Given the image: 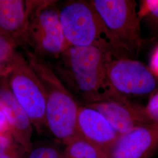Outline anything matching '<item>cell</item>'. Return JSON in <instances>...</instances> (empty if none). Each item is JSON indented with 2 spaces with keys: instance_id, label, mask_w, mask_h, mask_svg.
Listing matches in <instances>:
<instances>
[{
  "instance_id": "obj_5",
  "label": "cell",
  "mask_w": 158,
  "mask_h": 158,
  "mask_svg": "<svg viewBox=\"0 0 158 158\" xmlns=\"http://www.w3.org/2000/svg\"><path fill=\"white\" fill-rule=\"evenodd\" d=\"M5 73L13 94L40 134L46 127V100L42 85L26 57L16 51Z\"/></svg>"
},
{
  "instance_id": "obj_21",
  "label": "cell",
  "mask_w": 158,
  "mask_h": 158,
  "mask_svg": "<svg viewBox=\"0 0 158 158\" xmlns=\"http://www.w3.org/2000/svg\"></svg>"
},
{
  "instance_id": "obj_15",
  "label": "cell",
  "mask_w": 158,
  "mask_h": 158,
  "mask_svg": "<svg viewBox=\"0 0 158 158\" xmlns=\"http://www.w3.org/2000/svg\"><path fill=\"white\" fill-rule=\"evenodd\" d=\"M141 2L139 11L141 20L145 18L158 32V0H145Z\"/></svg>"
},
{
  "instance_id": "obj_9",
  "label": "cell",
  "mask_w": 158,
  "mask_h": 158,
  "mask_svg": "<svg viewBox=\"0 0 158 158\" xmlns=\"http://www.w3.org/2000/svg\"><path fill=\"white\" fill-rule=\"evenodd\" d=\"M79 136L102 151L108 158L120 135L95 109L80 104L77 120Z\"/></svg>"
},
{
  "instance_id": "obj_14",
  "label": "cell",
  "mask_w": 158,
  "mask_h": 158,
  "mask_svg": "<svg viewBox=\"0 0 158 158\" xmlns=\"http://www.w3.org/2000/svg\"><path fill=\"white\" fill-rule=\"evenodd\" d=\"M27 151L8 132L0 136V158H23Z\"/></svg>"
},
{
  "instance_id": "obj_6",
  "label": "cell",
  "mask_w": 158,
  "mask_h": 158,
  "mask_svg": "<svg viewBox=\"0 0 158 158\" xmlns=\"http://www.w3.org/2000/svg\"><path fill=\"white\" fill-rule=\"evenodd\" d=\"M102 21L130 56L137 55L143 45L141 18L133 0H90Z\"/></svg>"
},
{
  "instance_id": "obj_7",
  "label": "cell",
  "mask_w": 158,
  "mask_h": 158,
  "mask_svg": "<svg viewBox=\"0 0 158 158\" xmlns=\"http://www.w3.org/2000/svg\"><path fill=\"white\" fill-rule=\"evenodd\" d=\"M110 85L119 98L150 96L158 87V77L141 62L111 57L108 63Z\"/></svg>"
},
{
  "instance_id": "obj_17",
  "label": "cell",
  "mask_w": 158,
  "mask_h": 158,
  "mask_svg": "<svg viewBox=\"0 0 158 158\" xmlns=\"http://www.w3.org/2000/svg\"><path fill=\"white\" fill-rule=\"evenodd\" d=\"M23 158H64L63 155L55 148L40 147L31 149Z\"/></svg>"
},
{
  "instance_id": "obj_16",
  "label": "cell",
  "mask_w": 158,
  "mask_h": 158,
  "mask_svg": "<svg viewBox=\"0 0 158 158\" xmlns=\"http://www.w3.org/2000/svg\"><path fill=\"white\" fill-rule=\"evenodd\" d=\"M17 47L0 35V73L5 72Z\"/></svg>"
},
{
  "instance_id": "obj_8",
  "label": "cell",
  "mask_w": 158,
  "mask_h": 158,
  "mask_svg": "<svg viewBox=\"0 0 158 158\" xmlns=\"http://www.w3.org/2000/svg\"><path fill=\"white\" fill-rule=\"evenodd\" d=\"M82 104L101 113L120 135L152 123L147 115L145 106L131 102L128 98L107 100Z\"/></svg>"
},
{
  "instance_id": "obj_11",
  "label": "cell",
  "mask_w": 158,
  "mask_h": 158,
  "mask_svg": "<svg viewBox=\"0 0 158 158\" xmlns=\"http://www.w3.org/2000/svg\"><path fill=\"white\" fill-rule=\"evenodd\" d=\"M0 108L15 140L27 152L32 149L33 125L9 86L5 72L0 73Z\"/></svg>"
},
{
  "instance_id": "obj_1",
  "label": "cell",
  "mask_w": 158,
  "mask_h": 158,
  "mask_svg": "<svg viewBox=\"0 0 158 158\" xmlns=\"http://www.w3.org/2000/svg\"><path fill=\"white\" fill-rule=\"evenodd\" d=\"M110 54L94 46L69 47L51 66L74 97L88 104L119 99L107 76ZM78 101V100H77Z\"/></svg>"
},
{
  "instance_id": "obj_12",
  "label": "cell",
  "mask_w": 158,
  "mask_h": 158,
  "mask_svg": "<svg viewBox=\"0 0 158 158\" xmlns=\"http://www.w3.org/2000/svg\"><path fill=\"white\" fill-rule=\"evenodd\" d=\"M158 153V123H152L121 135L109 158H151Z\"/></svg>"
},
{
  "instance_id": "obj_3",
  "label": "cell",
  "mask_w": 158,
  "mask_h": 158,
  "mask_svg": "<svg viewBox=\"0 0 158 158\" xmlns=\"http://www.w3.org/2000/svg\"><path fill=\"white\" fill-rule=\"evenodd\" d=\"M57 4L69 47L94 46L115 58L130 57L108 29L90 1L70 0Z\"/></svg>"
},
{
  "instance_id": "obj_2",
  "label": "cell",
  "mask_w": 158,
  "mask_h": 158,
  "mask_svg": "<svg viewBox=\"0 0 158 158\" xmlns=\"http://www.w3.org/2000/svg\"><path fill=\"white\" fill-rule=\"evenodd\" d=\"M23 49L43 88L46 100V127L56 139L66 145L78 135L79 101L58 77L49 61L27 48Z\"/></svg>"
},
{
  "instance_id": "obj_13",
  "label": "cell",
  "mask_w": 158,
  "mask_h": 158,
  "mask_svg": "<svg viewBox=\"0 0 158 158\" xmlns=\"http://www.w3.org/2000/svg\"><path fill=\"white\" fill-rule=\"evenodd\" d=\"M64 158H108L96 147L79 135L66 145Z\"/></svg>"
},
{
  "instance_id": "obj_19",
  "label": "cell",
  "mask_w": 158,
  "mask_h": 158,
  "mask_svg": "<svg viewBox=\"0 0 158 158\" xmlns=\"http://www.w3.org/2000/svg\"><path fill=\"white\" fill-rule=\"evenodd\" d=\"M10 132L6 115L0 108V136Z\"/></svg>"
},
{
  "instance_id": "obj_4",
  "label": "cell",
  "mask_w": 158,
  "mask_h": 158,
  "mask_svg": "<svg viewBox=\"0 0 158 158\" xmlns=\"http://www.w3.org/2000/svg\"><path fill=\"white\" fill-rule=\"evenodd\" d=\"M57 4V1H40L31 14L27 29L24 48L45 60H56L69 48Z\"/></svg>"
},
{
  "instance_id": "obj_20",
  "label": "cell",
  "mask_w": 158,
  "mask_h": 158,
  "mask_svg": "<svg viewBox=\"0 0 158 158\" xmlns=\"http://www.w3.org/2000/svg\"><path fill=\"white\" fill-rule=\"evenodd\" d=\"M151 66L150 69L158 77V46L154 51L151 57Z\"/></svg>"
},
{
  "instance_id": "obj_18",
  "label": "cell",
  "mask_w": 158,
  "mask_h": 158,
  "mask_svg": "<svg viewBox=\"0 0 158 158\" xmlns=\"http://www.w3.org/2000/svg\"><path fill=\"white\" fill-rule=\"evenodd\" d=\"M145 110L149 119L158 123V87L149 96Z\"/></svg>"
},
{
  "instance_id": "obj_10",
  "label": "cell",
  "mask_w": 158,
  "mask_h": 158,
  "mask_svg": "<svg viewBox=\"0 0 158 158\" xmlns=\"http://www.w3.org/2000/svg\"><path fill=\"white\" fill-rule=\"evenodd\" d=\"M36 0H0V35L17 48L25 47L29 19Z\"/></svg>"
}]
</instances>
